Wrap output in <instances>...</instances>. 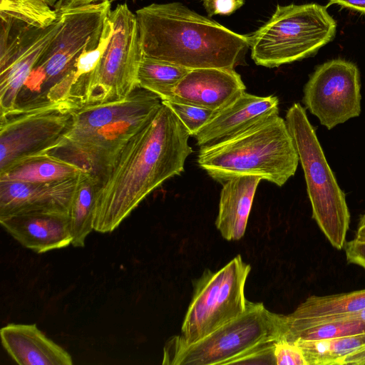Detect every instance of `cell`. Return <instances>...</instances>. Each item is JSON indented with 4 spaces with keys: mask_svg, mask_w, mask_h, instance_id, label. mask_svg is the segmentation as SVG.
Segmentation results:
<instances>
[{
    "mask_svg": "<svg viewBox=\"0 0 365 365\" xmlns=\"http://www.w3.org/2000/svg\"><path fill=\"white\" fill-rule=\"evenodd\" d=\"M190 134L163 101L154 118L133 135L98 180L93 230L106 233L120 224L154 190L180 175L192 153Z\"/></svg>",
    "mask_w": 365,
    "mask_h": 365,
    "instance_id": "1",
    "label": "cell"
},
{
    "mask_svg": "<svg viewBox=\"0 0 365 365\" xmlns=\"http://www.w3.org/2000/svg\"><path fill=\"white\" fill-rule=\"evenodd\" d=\"M135 16L143 57L190 70L234 69L250 47V36L235 33L179 2L152 4Z\"/></svg>",
    "mask_w": 365,
    "mask_h": 365,
    "instance_id": "2",
    "label": "cell"
},
{
    "mask_svg": "<svg viewBox=\"0 0 365 365\" xmlns=\"http://www.w3.org/2000/svg\"><path fill=\"white\" fill-rule=\"evenodd\" d=\"M287 329V315L248 301L245 311L204 338L190 344L176 336L166 343L163 364H274L273 349Z\"/></svg>",
    "mask_w": 365,
    "mask_h": 365,
    "instance_id": "3",
    "label": "cell"
},
{
    "mask_svg": "<svg viewBox=\"0 0 365 365\" xmlns=\"http://www.w3.org/2000/svg\"><path fill=\"white\" fill-rule=\"evenodd\" d=\"M299 156L286 121L275 115L225 141L200 148L198 165L222 185L256 175L284 185L297 170Z\"/></svg>",
    "mask_w": 365,
    "mask_h": 365,
    "instance_id": "4",
    "label": "cell"
},
{
    "mask_svg": "<svg viewBox=\"0 0 365 365\" xmlns=\"http://www.w3.org/2000/svg\"><path fill=\"white\" fill-rule=\"evenodd\" d=\"M110 11V3L106 1L57 13L62 16V26L41 56L23 89L44 93L46 101L71 98L78 59L84 51L99 44Z\"/></svg>",
    "mask_w": 365,
    "mask_h": 365,
    "instance_id": "5",
    "label": "cell"
},
{
    "mask_svg": "<svg viewBox=\"0 0 365 365\" xmlns=\"http://www.w3.org/2000/svg\"><path fill=\"white\" fill-rule=\"evenodd\" d=\"M285 121L304 171L312 218L336 249L346 244L350 213L346 196L329 167L305 109L294 103Z\"/></svg>",
    "mask_w": 365,
    "mask_h": 365,
    "instance_id": "6",
    "label": "cell"
},
{
    "mask_svg": "<svg viewBox=\"0 0 365 365\" xmlns=\"http://www.w3.org/2000/svg\"><path fill=\"white\" fill-rule=\"evenodd\" d=\"M336 22L327 6L315 3L278 5L251 36V57L258 66L278 67L307 58L331 41Z\"/></svg>",
    "mask_w": 365,
    "mask_h": 365,
    "instance_id": "7",
    "label": "cell"
},
{
    "mask_svg": "<svg viewBox=\"0 0 365 365\" xmlns=\"http://www.w3.org/2000/svg\"><path fill=\"white\" fill-rule=\"evenodd\" d=\"M113 31L93 71L81 77L71 97L80 106L117 101L139 88L142 58L136 16L126 4L110 11Z\"/></svg>",
    "mask_w": 365,
    "mask_h": 365,
    "instance_id": "8",
    "label": "cell"
},
{
    "mask_svg": "<svg viewBox=\"0 0 365 365\" xmlns=\"http://www.w3.org/2000/svg\"><path fill=\"white\" fill-rule=\"evenodd\" d=\"M250 270L240 255L217 271L206 269L193 284L181 334L176 337L192 344L242 314L248 303L245 286Z\"/></svg>",
    "mask_w": 365,
    "mask_h": 365,
    "instance_id": "9",
    "label": "cell"
},
{
    "mask_svg": "<svg viewBox=\"0 0 365 365\" xmlns=\"http://www.w3.org/2000/svg\"><path fill=\"white\" fill-rule=\"evenodd\" d=\"M78 107L72 98L43 101L0 114V171L20 158L49 153L70 129Z\"/></svg>",
    "mask_w": 365,
    "mask_h": 365,
    "instance_id": "10",
    "label": "cell"
},
{
    "mask_svg": "<svg viewBox=\"0 0 365 365\" xmlns=\"http://www.w3.org/2000/svg\"><path fill=\"white\" fill-rule=\"evenodd\" d=\"M0 114L15 108L34 66L63 24L38 26L0 13Z\"/></svg>",
    "mask_w": 365,
    "mask_h": 365,
    "instance_id": "11",
    "label": "cell"
},
{
    "mask_svg": "<svg viewBox=\"0 0 365 365\" xmlns=\"http://www.w3.org/2000/svg\"><path fill=\"white\" fill-rule=\"evenodd\" d=\"M303 92L306 108L328 130L361 113L360 74L352 62L337 58L319 65Z\"/></svg>",
    "mask_w": 365,
    "mask_h": 365,
    "instance_id": "12",
    "label": "cell"
},
{
    "mask_svg": "<svg viewBox=\"0 0 365 365\" xmlns=\"http://www.w3.org/2000/svg\"><path fill=\"white\" fill-rule=\"evenodd\" d=\"M159 109L140 112L111 122L79 143L51 154L78 165L98 180L130 138L145 126Z\"/></svg>",
    "mask_w": 365,
    "mask_h": 365,
    "instance_id": "13",
    "label": "cell"
},
{
    "mask_svg": "<svg viewBox=\"0 0 365 365\" xmlns=\"http://www.w3.org/2000/svg\"><path fill=\"white\" fill-rule=\"evenodd\" d=\"M279 115V100L274 96H258L242 93L234 101L216 112L193 136L200 148L229 140Z\"/></svg>",
    "mask_w": 365,
    "mask_h": 365,
    "instance_id": "14",
    "label": "cell"
},
{
    "mask_svg": "<svg viewBox=\"0 0 365 365\" xmlns=\"http://www.w3.org/2000/svg\"><path fill=\"white\" fill-rule=\"evenodd\" d=\"M78 177L51 182L0 180V218L29 212L69 214Z\"/></svg>",
    "mask_w": 365,
    "mask_h": 365,
    "instance_id": "15",
    "label": "cell"
},
{
    "mask_svg": "<svg viewBox=\"0 0 365 365\" xmlns=\"http://www.w3.org/2000/svg\"><path fill=\"white\" fill-rule=\"evenodd\" d=\"M161 105L162 100L159 96L139 87L128 96L117 101L80 106L74 111L70 129L49 153L73 145L111 122L140 112L158 109Z\"/></svg>",
    "mask_w": 365,
    "mask_h": 365,
    "instance_id": "16",
    "label": "cell"
},
{
    "mask_svg": "<svg viewBox=\"0 0 365 365\" xmlns=\"http://www.w3.org/2000/svg\"><path fill=\"white\" fill-rule=\"evenodd\" d=\"M233 68H205L190 70L179 82L170 101L218 111L245 91Z\"/></svg>",
    "mask_w": 365,
    "mask_h": 365,
    "instance_id": "17",
    "label": "cell"
},
{
    "mask_svg": "<svg viewBox=\"0 0 365 365\" xmlns=\"http://www.w3.org/2000/svg\"><path fill=\"white\" fill-rule=\"evenodd\" d=\"M0 223L23 247L43 253L71 245L69 214L29 212L0 218Z\"/></svg>",
    "mask_w": 365,
    "mask_h": 365,
    "instance_id": "18",
    "label": "cell"
},
{
    "mask_svg": "<svg viewBox=\"0 0 365 365\" xmlns=\"http://www.w3.org/2000/svg\"><path fill=\"white\" fill-rule=\"evenodd\" d=\"M2 346L20 365H71V355L36 324H9L0 330Z\"/></svg>",
    "mask_w": 365,
    "mask_h": 365,
    "instance_id": "19",
    "label": "cell"
},
{
    "mask_svg": "<svg viewBox=\"0 0 365 365\" xmlns=\"http://www.w3.org/2000/svg\"><path fill=\"white\" fill-rule=\"evenodd\" d=\"M262 178L245 175L222 184L215 226L227 240H239L245 235L255 195Z\"/></svg>",
    "mask_w": 365,
    "mask_h": 365,
    "instance_id": "20",
    "label": "cell"
},
{
    "mask_svg": "<svg viewBox=\"0 0 365 365\" xmlns=\"http://www.w3.org/2000/svg\"><path fill=\"white\" fill-rule=\"evenodd\" d=\"M83 172L75 163L42 152L13 162L0 171V180L51 182L76 179Z\"/></svg>",
    "mask_w": 365,
    "mask_h": 365,
    "instance_id": "21",
    "label": "cell"
},
{
    "mask_svg": "<svg viewBox=\"0 0 365 365\" xmlns=\"http://www.w3.org/2000/svg\"><path fill=\"white\" fill-rule=\"evenodd\" d=\"M97 185L98 179L91 173L84 171L79 175L69 210L71 245L73 247H84L87 236L93 230Z\"/></svg>",
    "mask_w": 365,
    "mask_h": 365,
    "instance_id": "22",
    "label": "cell"
},
{
    "mask_svg": "<svg viewBox=\"0 0 365 365\" xmlns=\"http://www.w3.org/2000/svg\"><path fill=\"white\" fill-rule=\"evenodd\" d=\"M365 309V289L337 294L307 297L289 315L293 318H319L358 313Z\"/></svg>",
    "mask_w": 365,
    "mask_h": 365,
    "instance_id": "23",
    "label": "cell"
},
{
    "mask_svg": "<svg viewBox=\"0 0 365 365\" xmlns=\"http://www.w3.org/2000/svg\"><path fill=\"white\" fill-rule=\"evenodd\" d=\"M189 71L180 66L142 56L138 85L159 96L162 101H170L175 88Z\"/></svg>",
    "mask_w": 365,
    "mask_h": 365,
    "instance_id": "24",
    "label": "cell"
},
{
    "mask_svg": "<svg viewBox=\"0 0 365 365\" xmlns=\"http://www.w3.org/2000/svg\"><path fill=\"white\" fill-rule=\"evenodd\" d=\"M309 365H341L344 358L365 346V333L320 340H296Z\"/></svg>",
    "mask_w": 365,
    "mask_h": 365,
    "instance_id": "25",
    "label": "cell"
},
{
    "mask_svg": "<svg viewBox=\"0 0 365 365\" xmlns=\"http://www.w3.org/2000/svg\"><path fill=\"white\" fill-rule=\"evenodd\" d=\"M0 13L38 26L50 25L58 18L56 11L43 0H1Z\"/></svg>",
    "mask_w": 365,
    "mask_h": 365,
    "instance_id": "26",
    "label": "cell"
},
{
    "mask_svg": "<svg viewBox=\"0 0 365 365\" xmlns=\"http://www.w3.org/2000/svg\"><path fill=\"white\" fill-rule=\"evenodd\" d=\"M163 102L175 113L191 136H194L217 112L192 105L173 101Z\"/></svg>",
    "mask_w": 365,
    "mask_h": 365,
    "instance_id": "27",
    "label": "cell"
},
{
    "mask_svg": "<svg viewBox=\"0 0 365 365\" xmlns=\"http://www.w3.org/2000/svg\"><path fill=\"white\" fill-rule=\"evenodd\" d=\"M273 357L274 364L277 365H309L302 348L284 339L275 343Z\"/></svg>",
    "mask_w": 365,
    "mask_h": 365,
    "instance_id": "28",
    "label": "cell"
},
{
    "mask_svg": "<svg viewBox=\"0 0 365 365\" xmlns=\"http://www.w3.org/2000/svg\"><path fill=\"white\" fill-rule=\"evenodd\" d=\"M210 17L220 14L229 16L242 7L245 0H201Z\"/></svg>",
    "mask_w": 365,
    "mask_h": 365,
    "instance_id": "29",
    "label": "cell"
},
{
    "mask_svg": "<svg viewBox=\"0 0 365 365\" xmlns=\"http://www.w3.org/2000/svg\"><path fill=\"white\" fill-rule=\"evenodd\" d=\"M346 259L349 263L360 266L365 269V242L355 239L345 245Z\"/></svg>",
    "mask_w": 365,
    "mask_h": 365,
    "instance_id": "30",
    "label": "cell"
},
{
    "mask_svg": "<svg viewBox=\"0 0 365 365\" xmlns=\"http://www.w3.org/2000/svg\"><path fill=\"white\" fill-rule=\"evenodd\" d=\"M93 0H59L53 9L56 13L92 4Z\"/></svg>",
    "mask_w": 365,
    "mask_h": 365,
    "instance_id": "31",
    "label": "cell"
},
{
    "mask_svg": "<svg viewBox=\"0 0 365 365\" xmlns=\"http://www.w3.org/2000/svg\"><path fill=\"white\" fill-rule=\"evenodd\" d=\"M334 4L365 14V0H329L327 8Z\"/></svg>",
    "mask_w": 365,
    "mask_h": 365,
    "instance_id": "32",
    "label": "cell"
},
{
    "mask_svg": "<svg viewBox=\"0 0 365 365\" xmlns=\"http://www.w3.org/2000/svg\"><path fill=\"white\" fill-rule=\"evenodd\" d=\"M365 365V346L345 356L341 365Z\"/></svg>",
    "mask_w": 365,
    "mask_h": 365,
    "instance_id": "33",
    "label": "cell"
},
{
    "mask_svg": "<svg viewBox=\"0 0 365 365\" xmlns=\"http://www.w3.org/2000/svg\"><path fill=\"white\" fill-rule=\"evenodd\" d=\"M354 239L365 242V213L360 218Z\"/></svg>",
    "mask_w": 365,
    "mask_h": 365,
    "instance_id": "34",
    "label": "cell"
},
{
    "mask_svg": "<svg viewBox=\"0 0 365 365\" xmlns=\"http://www.w3.org/2000/svg\"><path fill=\"white\" fill-rule=\"evenodd\" d=\"M346 316H348L351 318H355L357 319H360L365 322V309L355 314H345Z\"/></svg>",
    "mask_w": 365,
    "mask_h": 365,
    "instance_id": "35",
    "label": "cell"
},
{
    "mask_svg": "<svg viewBox=\"0 0 365 365\" xmlns=\"http://www.w3.org/2000/svg\"><path fill=\"white\" fill-rule=\"evenodd\" d=\"M46 3H47L50 6L53 7L55 4L59 1V0H43Z\"/></svg>",
    "mask_w": 365,
    "mask_h": 365,
    "instance_id": "36",
    "label": "cell"
},
{
    "mask_svg": "<svg viewBox=\"0 0 365 365\" xmlns=\"http://www.w3.org/2000/svg\"><path fill=\"white\" fill-rule=\"evenodd\" d=\"M113 1H115V0H93L92 1V4H95V3H100V2H112Z\"/></svg>",
    "mask_w": 365,
    "mask_h": 365,
    "instance_id": "37",
    "label": "cell"
}]
</instances>
